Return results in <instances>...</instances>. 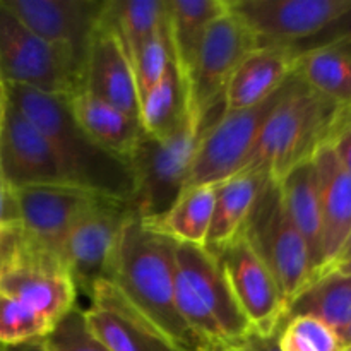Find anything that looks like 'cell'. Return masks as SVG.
Instances as JSON below:
<instances>
[{
  "label": "cell",
  "mask_w": 351,
  "mask_h": 351,
  "mask_svg": "<svg viewBox=\"0 0 351 351\" xmlns=\"http://www.w3.org/2000/svg\"><path fill=\"white\" fill-rule=\"evenodd\" d=\"M338 40H351V7L343 14V16H339L338 19L332 21L331 24H328L324 29L319 31L317 34L300 41V43L293 45L291 50L297 55H300L304 53V51L314 50V48L324 47V45L329 43H335V41Z\"/></svg>",
  "instance_id": "obj_34"
},
{
  "label": "cell",
  "mask_w": 351,
  "mask_h": 351,
  "mask_svg": "<svg viewBox=\"0 0 351 351\" xmlns=\"http://www.w3.org/2000/svg\"><path fill=\"white\" fill-rule=\"evenodd\" d=\"M297 53L290 47L259 48L240 64L225 91V112L254 108L293 75Z\"/></svg>",
  "instance_id": "obj_21"
},
{
  "label": "cell",
  "mask_w": 351,
  "mask_h": 351,
  "mask_svg": "<svg viewBox=\"0 0 351 351\" xmlns=\"http://www.w3.org/2000/svg\"><path fill=\"white\" fill-rule=\"evenodd\" d=\"M259 48L293 47L324 29L351 0H228Z\"/></svg>",
  "instance_id": "obj_12"
},
{
  "label": "cell",
  "mask_w": 351,
  "mask_h": 351,
  "mask_svg": "<svg viewBox=\"0 0 351 351\" xmlns=\"http://www.w3.org/2000/svg\"><path fill=\"white\" fill-rule=\"evenodd\" d=\"M9 351H43L41 348L40 339L38 341H31V343H24V345H17V346H10L7 348Z\"/></svg>",
  "instance_id": "obj_39"
},
{
  "label": "cell",
  "mask_w": 351,
  "mask_h": 351,
  "mask_svg": "<svg viewBox=\"0 0 351 351\" xmlns=\"http://www.w3.org/2000/svg\"><path fill=\"white\" fill-rule=\"evenodd\" d=\"M175 242L143 226L139 218L123 230L110 280L178 351H209L182 319L175 297Z\"/></svg>",
  "instance_id": "obj_1"
},
{
  "label": "cell",
  "mask_w": 351,
  "mask_h": 351,
  "mask_svg": "<svg viewBox=\"0 0 351 351\" xmlns=\"http://www.w3.org/2000/svg\"><path fill=\"white\" fill-rule=\"evenodd\" d=\"M295 74L319 95L351 110V40H338L297 55Z\"/></svg>",
  "instance_id": "obj_26"
},
{
  "label": "cell",
  "mask_w": 351,
  "mask_h": 351,
  "mask_svg": "<svg viewBox=\"0 0 351 351\" xmlns=\"http://www.w3.org/2000/svg\"><path fill=\"white\" fill-rule=\"evenodd\" d=\"M242 237L273 274L288 308L314 281L315 273L307 242L285 208L280 184L267 182Z\"/></svg>",
  "instance_id": "obj_8"
},
{
  "label": "cell",
  "mask_w": 351,
  "mask_h": 351,
  "mask_svg": "<svg viewBox=\"0 0 351 351\" xmlns=\"http://www.w3.org/2000/svg\"><path fill=\"white\" fill-rule=\"evenodd\" d=\"M43 351H108L86 324L81 308L74 307L40 339Z\"/></svg>",
  "instance_id": "obj_33"
},
{
  "label": "cell",
  "mask_w": 351,
  "mask_h": 351,
  "mask_svg": "<svg viewBox=\"0 0 351 351\" xmlns=\"http://www.w3.org/2000/svg\"><path fill=\"white\" fill-rule=\"evenodd\" d=\"M256 50H259L257 41L228 7L209 26L199 51L187 88L191 117L204 120L213 110L225 105L230 79L240 64Z\"/></svg>",
  "instance_id": "obj_11"
},
{
  "label": "cell",
  "mask_w": 351,
  "mask_h": 351,
  "mask_svg": "<svg viewBox=\"0 0 351 351\" xmlns=\"http://www.w3.org/2000/svg\"><path fill=\"white\" fill-rule=\"evenodd\" d=\"M228 10V0H167V33L173 64L189 88L209 26Z\"/></svg>",
  "instance_id": "obj_23"
},
{
  "label": "cell",
  "mask_w": 351,
  "mask_h": 351,
  "mask_svg": "<svg viewBox=\"0 0 351 351\" xmlns=\"http://www.w3.org/2000/svg\"><path fill=\"white\" fill-rule=\"evenodd\" d=\"M0 293L16 298L51 326L75 307L77 298L60 256L21 226L0 232Z\"/></svg>",
  "instance_id": "obj_5"
},
{
  "label": "cell",
  "mask_w": 351,
  "mask_h": 351,
  "mask_svg": "<svg viewBox=\"0 0 351 351\" xmlns=\"http://www.w3.org/2000/svg\"><path fill=\"white\" fill-rule=\"evenodd\" d=\"M216 259L221 264L226 281L240 311L261 336L280 332L287 304L273 274L254 252L242 235Z\"/></svg>",
  "instance_id": "obj_13"
},
{
  "label": "cell",
  "mask_w": 351,
  "mask_h": 351,
  "mask_svg": "<svg viewBox=\"0 0 351 351\" xmlns=\"http://www.w3.org/2000/svg\"><path fill=\"white\" fill-rule=\"evenodd\" d=\"M5 110H7V86L5 82H3V79L0 77V125H2Z\"/></svg>",
  "instance_id": "obj_38"
},
{
  "label": "cell",
  "mask_w": 351,
  "mask_h": 351,
  "mask_svg": "<svg viewBox=\"0 0 351 351\" xmlns=\"http://www.w3.org/2000/svg\"><path fill=\"white\" fill-rule=\"evenodd\" d=\"M225 112L213 110L204 120L194 117L173 136L163 141L144 134L129 161L134 177L132 202L139 219H149L175 204L187 185L189 173L206 129Z\"/></svg>",
  "instance_id": "obj_6"
},
{
  "label": "cell",
  "mask_w": 351,
  "mask_h": 351,
  "mask_svg": "<svg viewBox=\"0 0 351 351\" xmlns=\"http://www.w3.org/2000/svg\"><path fill=\"white\" fill-rule=\"evenodd\" d=\"M314 165L322 218V264L319 278L338 259L351 232V175L339 165L329 146L317 151Z\"/></svg>",
  "instance_id": "obj_19"
},
{
  "label": "cell",
  "mask_w": 351,
  "mask_h": 351,
  "mask_svg": "<svg viewBox=\"0 0 351 351\" xmlns=\"http://www.w3.org/2000/svg\"><path fill=\"white\" fill-rule=\"evenodd\" d=\"M211 351H281L280 350V332H274L269 336L252 335L245 341L225 348H216Z\"/></svg>",
  "instance_id": "obj_37"
},
{
  "label": "cell",
  "mask_w": 351,
  "mask_h": 351,
  "mask_svg": "<svg viewBox=\"0 0 351 351\" xmlns=\"http://www.w3.org/2000/svg\"><path fill=\"white\" fill-rule=\"evenodd\" d=\"M0 170L14 191L33 185L69 184L47 137L9 101L0 125Z\"/></svg>",
  "instance_id": "obj_16"
},
{
  "label": "cell",
  "mask_w": 351,
  "mask_h": 351,
  "mask_svg": "<svg viewBox=\"0 0 351 351\" xmlns=\"http://www.w3.org/2000/svg\"><path fill=\"white\" fill-rule=\"evenodd\" d=\"M7 86V101L50 143L69 184L96 194L130 201L134 177L129 163L89 139L72 117L65 98L19 84Z\"/></svg>",
  "instance_id": "obj_2"
},
{
  "label": "cell",
  "mask_w": 351,
  "mask_h": 351,
  "mask_svg": "<svg viewBox=\"0 0 351 351\" xmlns=\"http://www.w3.org/2000/svg\"><path fill=\"white\" fill-rule=\"evenodd\" d=\"M343 351H351V343L348 346H345V348H343Z\"/></svg>",
  "instance_id": "obj_43"
},
{
  "label": "cell",
  "mask_w": 351,
  "mask_h": 351,
  "mask_svg": "<svg viewBox=\"0 0 351 351\" xmlns=\"http://www.w3.org/2000/svg\"><path fill=\"white\" fill-rule=\"evenodd\" d=\"M338 332L314 317L288 319L280 331L281 351H343Z\"/></svg>",
  "instance_id": "obj_32"
},
{
  "label": "cell",
  "mask_w": 351,
  "mask_h": 351,
  "mask_svg": "<svg viewBox=\"0 0 351 351\" xmlns=\"http://www.w3.org/2000/svg\"><path fill=\"white\" fill-rule=\"evenodd\" d=\"M0 351H9V350H7L5 346H2V345H0Z\"/></svg>",
  "instance_id": "obj_44"
},
{
  "label": "cell",
  "mask_w": 351,
  "mask_h": 351,
  "mask_svg": "<svg viewBox=\"0 0 351 351\" xmlns=\"http://www.w3.org/2000/svg\"><path fill=\"white\" fill-rule=\"evenodd\" d=\"M136 218L130 201L103 197L69 230L57 254L67 266L75 290L89 297L98 281L110 280L123 230Z\"/></svg>",
  "instance_id": "obj_9"
},
{
  "label": "cell",
  "mask_w": 351,
  "mask_h": 351,
  "mask_svg": "<svg viewBox=\"0 0 351 351\" xmlns=\"http://www.w3.org/2000/svg\"><path fill=\"white\" fill-rule=\"evenodd\" d=\"M302 315L324 322L341 338L351 321V276L329 271L312 281L288 305L285 322Z\"/></svg>",
  "instance_id": "obj_27"
},
{
  "label": "cell",
  "mask_w": 351,
  "mask_h": 351,
  "mask_svg": "<svg viewBox=\"0 0 351 351\" xmlns=\"http://www.w3.org/2000/svg\"><path fill=\"white\" fill-rule=\"evenodd\" d=\"M336 160L351 175V110H345L328 144Z\"/></svg>",
  "instance_id": "obj_35"
},
{
  "label": "cell",
  "mask_w": 351,
  "mask_h": 351,
  "mask_svg": "<svg viewBox=\"0 0 351 351\" xmlns=\"http://www.w3.org/2000/svg\"><path fill=\"white\" fill-rule=\"evenodd\" d=\"M280 189L288 216H290L295 228L304 237L308 250H311L315 280L322 264V218L321 201H319L317 171H315L314 160L293 168L280 182Z\"/></svg>",
  "instance_id": "obj_25"
},
{
  "label": "cell",
  "mask_w": 351,
  "mask_h": 351,
  "mask_svg": "<svg viewBox=\"0 0 351 351\" xmlns=\"http://www.w3.org/2000/svg\"><path fill=\"white\" fill-rule=\"evenodd\" d=\"M173 263L178 312L206 348L239 345L256 335L216 257L202 247L175 243Z\"/></svg>",
  "instance_id": "obj_4"
},
{
  "label": "cell",
  "mask_w": 351,
  "mask_h": 351,
  "mask_svg": "<svg viewBox=\"0 0 351 351\" xmlns=\"http://www.w3.org/2000/svg\"><path fill=\"white\" fill-rule=\"evenodd\" d=\"M101 19L132 58L137 48L167 21V0H105Z\"/></svg>",
  "instance_id": "obj_29"
},
{
  "label": "cell",
  "mask_w": 351,
  "mask_h": 351,
  "mask_svg": "<svg viewBox=\"0 0 351 351\" xmlns=\"http://www.w3.org/2000/svg\"><path fill=\"white\" fill-rule=\"evenodd\" d=\"M0 77L67 99L82 89V57L34 34L0 2Z\"/></svg>",
  "instance_id": "obj_7"
},
{
  "label": "cell",
  "mask_w": 351,
  "mask_h": 351,
  "mask_svg": "<svg viewBox=\"0 0 351 351\" xmlns=\"http://www.w3.org/2000/svg\"><path fill=\"white\" fill-rule=\"evenodd\" d=\"M215 185L185 189L168 211L149 219H139L143 226L175 243L204 249L215 209Z\"/></svg>",
  "instance_id": "obj_24"
},
{
  "label": "cell",
  "mask_w": 351,
  "mask_h": 351,
  "mask_svg": "<svg viewBox=\"0 0 351 351\" xmlns=\"http://www.w3.org/2000/svg\"><path fill=\"white\" fill-rule=\"evenodd\" d=\"M350 256H351V232H350L348 239H346L345 245H343L341 252H339L338 259H336V261H335V264H332V266H336V264H338V263H341V261L348 259V257H350ZM332 266H331V267H332ZM331 267H329V269H331ZM329 269H328V271H329ZM328 271H326V273H328Z\"/></svg>",
  "instance_id": "obj_40"
},
{
  "label": "cell",
  "mask_w": 351,
  "mask_h": 351,
  "mask_svg": "<svg viewBox=\"0 0 351 351\" xmlns=\"http://www.w3.org/2000/svg\"><path fill=\"white\" fill-rule=\"evenodd\" d=\"M34 34L71 47L84 58L105 0H0Z\"/></svg>",
  "instance_id": "obj_18"
},
{
  "label": "cell",
  "mask_w": 351,
  "mask_h": 351,
  "mask_svg": "<svg viewBox=\"0 0 351 351\" xmlns=\"http://www.w3.org/2000/svg\"><path fill=\"white\" fill-rule=\"evenodd\" d=\"M134 71V79H136L137 91L141 96L146 95L153 86L161 81L170 65L173 64V55H171L170 40L167 33V21L163 26L151 34L130 58Z\"/></svg>",
  "instance_id": "obj_31"
},
{
  "label": "cell",
  "mask_w": 351,
  "mask_h": 351,
  "mask_svg": "<svg viewBox=\"0 0 351 351\" xmlns=\"http://www.w3.org/2000/svg\"><path fill=\"white\" fill-rule=\"evenodd\" d=\"M69 108L77 125L89 139L113 156L129 163L144 132L141 120L120 112L115 106L79 89L67 98Z\"/></svg>",
  "instance_id": "obj_22"
},
{
  "label": "cell",
  "mask_w": 351,
  "mask_h": 351,
  "mask_svg": "<svg viewBox=\"0 0 351 351\" xmlns=\"http://www.w3.org/2000/svg\"><path fill=\"white\" fill-rule=\"evenodd\" d=\"M271 182L263 171L242 170L215 185L216 199L204 250L218 257L242 235L261 192Z\"/></svg>",
  "instance_id": "obj_20"
},
{
  "label": "cell",
  "mask_w": 351,
  "mask_h": 351,
  "mask_svg": "<svg viewBox=\"0 0 351 351\" xmlns=\"http://www.w3.org/2000/svg\"><path fill=\"white\" fill-rule=\"evenodd\" d=\"M53 328L47 319L41 317L16 298L0 293V345L10 346L38 341Z\"/></svg>",
  "instance_id": "obj_30"
},
{
  "label": "cell",
  "mask_w": 351,
  "mask_h": 351,
  "mask_svg": "<svg viewBox=\"0 0 351 351\" xmlns=\"http://www.w3.org/2000/svg\"><path fill=\"white\" fill-rule=\"evenodd\" d=\"M329 271H336V273H341V274H346V276H351V256L348 257V259L341 261V263H338L336 266H332Z\"/></svg>",
  "instance_id": "obj_41"
},
{
  "label": "cell",
  "mask_w": 351,
  "mask_h": 351,
  "mask_svg": "<svg viewBox=\"0 0 351 351\" xmlns=\"http://www.w3.org/2000/svg\"><path fill=\"white\" fill-rule=\"evenodd\" d=\"M341 343H343V346H348L351 343V321H350L348 328H346L345 332L341 335Z\"/></svg>",
  "instance_id": "obj_42"
},
{
  "label": "cell",
  "mask_w": 351,
  "mask_h": 351,
  "mask_svg": "<svg viewBox=\"0 0 351 351\" xmlns=\"http://www.w3.org/2000/svg\"><path fill=\"white\" fill-rule=\"evenodd\" d=\"M288 82L290 79L269 99L254 108L223 112L206 129L185 189L216 185L242 171L261 130L287 95Z\"/></svg>",
  "instance_id": "obj_10"
},
{
  "label": "cell",
  "mask_w": 351,
  "mask_h": 351,
  "mask_svg": "<svg viewBox=\"0 0 351 351\" xmlns=\"http://www.w3.org/2000/svg\"><path fill=\"white\" fill-rule=\"evenodd\" d=\"M82 89L139 120L141 99L132 64L123 45L103 19L82 58Z\"/></svg>",
  "instance_id": "obj_17"
},
{
  "label": "cell",
  "mask_w": 351,
  "mask_h": 351,
  "mask_svg": "<svg viewBox=\"0 0 351 351\" xmlns=\"http://www.w3.org/2000/svg\"><path fill=\"white\" fill-rule=\"evenodd\" d=\"M103 197L77 185H33L17 189L19 226L31 239L57 252L69 230Z\"/></svg>",
  "instance_id": "obj_15"
},
{
  "label": "cell",
  "mask_w": 351,
  "mask_h": 351,
  "mask_svg": "<svg viewBox=\"0 0 351 351\" xmlns=\"http://www.w3.org/2000/svg\"><path fill=\"white\" fill-rule=\"evenodd\" d=\"M345 108L308 88L293 72L280 101L242 170H259L280 184L298 165L328 146Z\"/></svg>",
  "instance_id": "obj_3"
},
{
  "label": "cell",
  "mask_w": 351,
  "mask_h": 351,
  "mask_svg": "<svg viewBox=\"0 0 351 351\" xmlns=\"http://www.w3.org/2000/svg\"><path fill=\"white\" fill-rule=\"evenodd\" d=\"M89 298L86 324L108 351H178L112 281H98Z\"/></svg>",
  "instance_id": "obj_14"
},
{
  "label": "cell",
  "mask_w": 351,
  "mask_h": 351,
  "mask_svg": "<svg viewBox=\"0 0 351 351\" xmlns=\"http://www.w3.org/2000/svg\"><path fill=\"white\" fill-rule=\"evenodd\" d=\"M189 119L187 88L171 64L161 81L141 96V125L147 136L163 141L178 132Z\"/></svg>",
  "instance_id": "obj_28"
},
{
  "label": "cell",
  "mask_w": 351,
  "mask_h": 351,
  "mask_svg": "<svg viewBox=\"0 0 351 351\" xmlns=\"http://www.w3.org/2000/svg\"><path fill=\"white\" fill-rule=\"evenodd\" d=\"M19 226V209H17L16 191L7 184L0 170V232H7Z\"/></svg>",
  "instance_id": "obj_36"
}]
</instances>
